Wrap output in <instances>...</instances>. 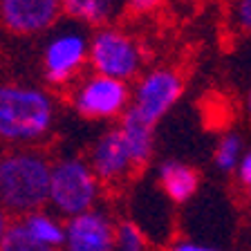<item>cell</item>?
Here are the masks:
<instances>
[{"instance_id": "obj_1", "label": "cell", "mask_w": 251, "mask_h": 251, "mask_svg": "<svg viewBox=\"0 0 251 251\" xmlns=\"http://www.w3.org/2000/svg\"><path fill=\"white\" fill-rule=\"evenodd\" d=\"M52 162L31 146L0 155V204L9 215H23L47 206Z\"/></svg>"}, {"instance_id": "obj_2", "label": "cell", "mask_w": 251, "mask_h": 251, "mask_svg": "<svg viewBox=\"0 0 251 251\" xmlns=\"http://www.w3.org/2000/svg\"><path fill=\"white\" fill-rule=\"evenodd\" d=\"M54 126V99L45 90L0 83V141L16 148L45 139Z\"/></svg>"}, {"instance_id": "obj_3", "label": "cell", "mask_w": 251, "mask_h": 251, "mask_svg": "<svg viewBox=\"0 0 251 251\" xmlns=\"http://www.w3.org/2000/svg\"><path fill=\"white\" fill-rule=\"evenodd\" d=\"M101 182L94 177L88 159L76 155L61 157L52 162L50 171V188H47V204L61 218L70 220L85 211L99 206Z\"/></svg>"}, {"instance_id": "obj_4", "label": "cell", "mask_w": 251, "mask_h": 251, "mask_svg": "<svg viewBox=\"0 0 251 251\" xmlns=\"http://www.w3.org/2000/svg\"><path fill=\"white\" fill-rule=\"evenodd\" d=\"M88 63L94 74L128 83L139 74L144 54L130 34L115 27H101L88 41Z\"/></svg>"}, {"instance_id": "obj_5", "label": "cell", "mask_w": 251, "mask_h": 251, "mask_svg": "<svg viewBox=\"0 0 251 251\" xmlns=\"http://www.w3.org/2000/svg\"><path fill=\"white\" fill-rule=\"evenodd\" d=\"M130 103L128 83L101 74H90L72 90V105L81 117L94 121L115 119L126 112Z\"/></svg>"}, {"instance_id": "obj_6", "label": "cell", "mask_w": 251, "mask_h": 251, "mask_svg": "<svg viewBox=\"0 0 251 251\" xmlns=\"http://www.w3.org/2000/svg\"><path fill=\"white\" fill-rule=\"evenodd\" d=\"M184 92V81L179 72L171 68H157L139 78L130 94V108L141 119L155 126L166 115Z\"/></svg>"}, {"instance_id": "obj_7", "label": "cell", "mask_w": 251, "mask_h": 251, "mask_svg": "<svg viewBox=\"0 0 251 251\" xmlns=\"http://www.w3.org/2000/svg\"><path fill=\"white\" fill-rule=\"evenodd\" d=\"M88 63V38L83 31H61L45 45L43 70L52 85H65L81 74Z\"/></svg>"}, {"instance_id": "obj_8", "label": "cell", "mask_w": 251, "mask_h": 251, "mask_svg": "<svg viewBox=\"0 0 251 251\" xmlns=\"http://www.w3.org/2000/svg\"><path fill=\"white\" fill-rule=\"evenodd\" d=\"M115 222L103 209H92L65 220L63 251H112Z\"/></svg>"}, {"instance_id": "obj_9", "label": "cell", "mask_w": 251, "mask_h": 251, "mask_svg": "<svg viewBox=\"0 0 251 251\" xmlns=\"http://www.w3.org/2000/svg\"><path fill=\"white\" fill-rule=\"evenodd\" d=\"M61 16V0H0V23L21 36L50 29Z\"/></svg>"}, {"instance_id": "obj_10", "label": "cell", "mask_w": 251, "mask_h": 251, "mask_svg": "<svg viewBox=\"0 0 251 251\" xmlns=\"http://www.w3.org/2000/svg\"><path fill=\"white\" fill-rule=\"evenodd\" d=\"M88 164L92 168L94 177L101 182V186L119 184L130 175L135 166H132L130 155L126 151L119 128H110L94 141L88 155Z\"/></svg>"}, {"instance_id": "obj_11", "label": "cell", "mask_w": 251, "mask_h": 251, "mask_svg": "<svg viewBox=\"0 0 251 251\" xmlns=\"http://www.w3.org/2000/svg\"><path fill=\"white\" fill-rule=\"evenodd\" d=\"M119 135L126 144V151L130 155V162L135 168L146 166L155 152V126L141 119L135 110L128 105L121 115Z\"/></svg>"}, {"instance_id": "obj_12", "label": "cell", "mask_w": 251, "mask_h": 251, "mask_svg": "<svg viewBox=\"0 0 251 251\" xmlns=\"http://www.w3.org/2000/svg\"><path fill=\"white\" fill-rule=\"evenodd\" d=\"M157 179H159V186H162L164 195L175 204L188 202L195 195L200 184L195 168H191L184 162H177V159L164 162L159 166V171H157Z\"/></svg>"}, {"instance_id": "obj_13", "label": "cell", "mask_w": 251, "mask_h": 251, "mask_svg": "<svg viewBox=\"0 0 251 251\" xmlns=\"http://www.w3.org/2000/svg\"><path fill=\"white\" fill-rule=\"evenodd\" d=\"M21 229L29 235L34 242L47 247V249H61L63 238H65V222H61V218H56L54 213L41 209L31 211V213L23 215L16 220Z\"/></svg>"}, {"instance_id": "obj_14", "label": "cell", "mask_w": 251, "mask_h": 251, "mask_svg": "<svg viewBox=\"0 0 251 251\" xmlns=\"http://www.w3.org/2000/svg\"><path fill=\"white\" fill-rule=\"evenodd\" d=\"M112 0H61V14L83 25L101 27L112 16Z\"/></svg>"}, {"instance_id": "obj_15", "label": "cell", "mask_w": 251, "mask_h": 251, "mask_svg": "<svg viewBox=\"0 0 251 251\" xmlns=\"http://www.w3.org/2000/svg\"><path fill=\"white\" fill-rule=\"evenodd\" d=\"M242 155H245V141L238 132H229L220 139L218 148H215L213 162L222 173H231L238 168Z\"/></svg>"}, {"instance_id": "obj_16", "label": "cell", "mask_w": 251, "mask_h": 251, "mask_svg": "<svg viewBox=\"0 0 251 251\" xmlns=\"http://www.w3.org/2000/svg\"><path fill=\"white\" fill-rule=\"evenodd\" d=\"M112 251H148L146 233L135 222H119L115 225Z\"/></svg>"}, {"instance_id": "obj_17", "label": "cell", "mask_w": 251, "mask_h": 251, "mask_svg": "<svg viewBox=\"0 0 251 251\" xmlns=\"http://www.w3.org/2000/svg\"><path fill=\"white\" fill-rule=\"evenodd\" d=\"M0 251H58V249H47V247L38 245L21 229L18 222H11L9 229L0 238Z\"/></svg>"}, {"instance_id": "obj_18", "label": "cell", "mask_w": 251, "mask_h": 251, "mask_svg": "<svg viewBox=\"0 0 251 251\" xmlns=\"http://www.w3.org/2000/svg\"><path fill=\"white\" fill-rule=\"evenodd\" d=\"M238 177H240V184H242V188L247 191V195H249V200H251V148L242 155V159H240V164H238Z\"/></svg>"}, {"instance_id": "obj_19", "label": "cell", "mask_w": 251, "mask_h": 251, "mask_svg": "<svg viewBox=\"0 0 251 251\" xmlns=\"http://www.w3.org/2000/svg\"><path fill=\"white\" fill-rule=\"evenodd\" d=\"M235 23L242 29H251V0H238V5H235Z\"/></svg>"}, {"instance_id": "obj_20", "label": "cell", "mask_w": 251, "mask_h": 251, "mask_svg": "<svg viewBox=\"0 0 251 251\" xmlns=\"http://www.w3.org/2000/svg\"><path fill=\"white\" fill-rule=\"evenodd\" d=\"M168 251H220L215 247L209 245H202V242H191V240H179L175 245L168 247Z\"/></svg>"}, {"instance_id": "obj_21", "label": "cell", "mask_w": 251, "mask_h": 251, "mask_svg": "<svg viewBox=\"0 0 251 251\" xmlns=\"http://www.w3.org/2000/svg\"><path fill=\"white\" fill-rule=\"evenodd\" d=\"M159 5V0H128V9L132 14H148Z\"/></svg>"}, {"instance_id": "obj_22", "label": "cell", "mask_w": 251, "mask_h": 251, "mask_svg": "<svg viewBox=\"0 0 251 251\" xmlns=\"http://www.w3.org/2000/svg\"><path fill=\"white\" fill-rule=\"evenodd\" d=\"M11 220H9V213H7L5 209H2V204H0V238H2V233H5L7 229H9Z\"/></svg>"}, {"instance_id": "obj_23", "label": "cell", "mask_w": 251, "mask_h": 251, "mask_svg": "<svg viewBox=\"0 0 251 251\" xmlns=\"http://www.w3.org/2000/svg\"><path fill=\"white\" fill-rule=\"evenodd\" d=\"M247 115H249V119H251V90H249V94H247Z\"/></svg>"}]
</instances>
